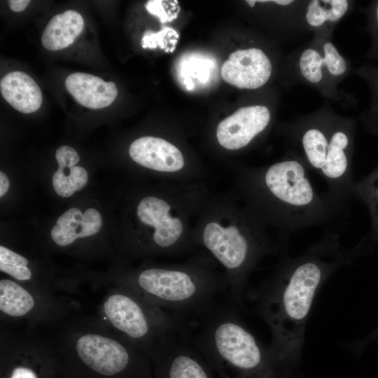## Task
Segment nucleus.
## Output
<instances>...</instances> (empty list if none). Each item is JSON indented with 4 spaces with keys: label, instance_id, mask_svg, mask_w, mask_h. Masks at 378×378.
Masks as SVG:
<instances>
[{
    "label": "nucleus",
    "instance_id": "f257e3e1",
    "mask_svg": "<svg viewBox=\"0 0 378 378\" xmlns=\"http://www.w3.org/2000/svg\"><path fill=\"white\" fill-rule=\"evenodd\" d=\"M267 227L233 189L216 192L203 185L192 239L224 271L228 281L227 300L238 309L243 307L248 276L274 250Z\"/></svg>",
    "mask_w": 378,
    "mask_h": 378
},
{
    "label": "nucleus",
    "instance_id": "f03ea898",
    "mask_svg": "<svg viewBox=\"0 0 378 378\" xmlns=\"http://www.w3.org/2000/svg\"><path fill=\"white\" fill-rule=\"evenodd\" d=\"M205 182L162 181L142 193L130 208L127 233L120 248L127 258L196 254L192 229Z\"/></svg>",
    "mask_w": 378,
    "mask_h": 378
},
{
    "label": "nucleus",
    "instance_id": "7ed1b4c3",
    "mask_svg": "<svg viewBox=\"0 0 378 378\" xmlns=\"http://www.w3.org/2000/svg\"><path fill=\"white\" fill-rule=\"evenodd\" d=\"M181 320L200 314L227 295L228 281L220 265L199 251L181 263L147 264L119 269L107 279Z\"/></svg>",
    "mask_w": 378,
    "mask_h": 378
},
{
    "label": "nucleus",
    "instance_id": "20e7f679",
    "mask_svg": "<svg viewBox=\"0 0 378 378\" xmlns=\"http://www.w3.org/2000/svg\"><path fill=\"white\" fill-rule=\"evenodd\" d=\"M50 338L65 378H153L150 353L96 315L73 318Z\"/></svg>",
    "mask_w": 378,
    "mask_h": 378
},
{
    "label": "nucleus",
    "instance_id": "39448f33",
    "mask_svg": "<svg viewBox=\"0 0 378 378\" xmlns=\"http://www.w3.org/2000/svg\"><path fill=\"white\" fill-rule=\"evenodd\" d=\"M181 330L216 378H274V358L228 300L183 319Z\"/></svg>",
    "mask_w": 378,
    "mask_h": 378
},
{
    "label": "nucleus",
    "instance_id": "423d86ee",
    "mask_svg": "<svg viewBox=\"0 0 378 378\" xmlns=\"http://www.w3.org/2000/svg\"><path fill=\"white\" fill-rule=\"evenodd\" d=\"M318 255L282 265L253 295L255 312L272 333L270 346L276 360L301 347L304 326L316 293L331 270Z\"/></svg>",
    "mask_w": 378,
    "mask_h": 378
},
{
    "label": "nucleus",
    "instance_id": "0eeeda50",
    "mask_svg": "<svg viewBox=\"0 0 378 378\" xmlns=\"http://www.w3.org/2000/svg\"><path fill=\"white\" fill-rule=\"evenodd\" d=\"M233 190L268 225L311 220L321 205L303 165L294 160L260 169L232 167Z\"/></svg>",
    "mask_w": 378,
    "mask_h": 378
},
{
    "label": "nucleus",
    "instance_id": "6e6552de",
    "mask_svg": "<svg viewBox=\"0 0 378 378\" xmlns=\"http://www.w3.org/2000/svg\"><path fill=\"white\" fill-rule=\"evenodd\" d=\"M97 317L109 329L150 354L166 337L179 330L181 320L123 287L111 284Z\"/></svg>",
    "mask_w": 378,
    "mask_h": 378
},
{
    "label": "nucleus",
    "instance_id": "1a4fd4ad",
    "mask_svg": "<svg viewBox=\"0 0 378 378\" xmlns=\"http://www.w3.org/2000/svg\"><path fill=\"white\" fill-rule=\"evenodd\" d=\"M80 307L69 295L38 290L11 278L0 279L1 321H23L56 330L77 317Z\"/></svg>",
    "mask_w": 378,
    "mask_h": 378
},
{
    "label": "nucleus",
    "instance_id": "9d476101",
    "mask_svg": "<svg viewBox=\"0 0 378 378\" xmlns=\"http://www.w3.org/2000/svg\"><path fill=\"white\" fill-rule=\"evenodd\" d=\"M1 378H65L51 338L1 325Z\"/></svg>",
    "mask_w": 378,
    "mask_h": 378
},
{
    "label": "nucleus",
    "instance_id": "9b49d317",
    "mask_svg": "<svg viewBox=\"0 0 378 378\" xmlns=\"http://www.w3.org/2000/svg\"><path fill=\"white\" fill-rule=\"evenodd\" d=\"M153 378H216L181 328L150 351Z\"/></svg>",
    "mask_w": 378,
    "mask_h": 378
},
{
    "label": "nucleus",
    "instance_id": "f8f14e48",
    "mask_svg": "<svg viewBox=\"0 0 378 378\" xmlns=\"http://www.w3.org/2000/svg\"><path fill=\"white\" fill-rule=\"evenodd\" d=\"M270 120V113L265 106L240 108L218 124L216 141L227 150L242 149L264 131Z\"/></svg>",
    "mask_w": 378,
    "mask_h": 378
},
{
    "label": "nucleus",
    "instance_id": "ddd939ff",
    "mask_svg": "<svg viewBox=\"0 0 378 378\" xmlns=\"http://www.w3.org/2000/svg\"><path fill=\"white\" fill-rule=\"evenodd\" d=\"M272 64L259 48L232 52L220 70L222 78L240 89H256L264 85L272 74Z\"/></svg>",
    "mask_w": 378,
    "mask_h": 378
},
{
    "label": "nucleus",
    "instance_id": "4468645a",
    "mask_svg": "<svg viewBox=\"0 0 378 378\" xmlns=\"http://www.w3.org/2000/svg\"><path fill=\"white\" fill-rule=\"evenodd\" d=\"M102 223V216L96 209L88 208L83 211L72 207L59 216L50 230V239L60 248L76 246L82 239L97 234Z\"/></svg>",
    "mask_w": 378,
    "mask_h": 378
},
{
    "label": "nucleus",
    "instance_id": "2eb2a0df",
    "mask_svg": "<svg viewBox=\"0 0 378 378\" xmlns=\"http://www.w3.org/2000/svg\"><path fill=\"white\" fill-rule=\"evenodd\" d=\"M65 87L82 106L100 109L111 105L118 95L115 84L89 74L76 72L67 76Z\"/></svg>",
    "mask_w": 378,
    "mask_h": 378
},
{
    "label": "nucleus",
    "instance_id": "dca6fc26",
    "mask_svg": "<svg viewBox=\"0 0 378 378\" xmlns=\"http://www.w3.org/2000/svg\"><path fill=\"white\" fill-rule=\"evenodd\" d=\"M1 94L15 109L23 113H31L41 106V90L27 74L15 71L6 74L0 81Z\"/></svg>",
    "mask_w": 378,
    "mask_h": 378
},
{
    "label": "nucleus",
    "instance_id": "f3484780",
    "mask_svg": "<svg viewBox=\"0 0 378 378\" xmlns=\"http://www.w3.org/2000/svg\"><path fill=\"white\" fill-rule=\"evenodd\" d=\"M58 168L52 177L55 192L62 197H69L83 188L88 181V173L76 166L80 160L77 151L69 146H62L55 152Z\"/></svg>",
    "mask_w": 378,
    "mask_h": 378
},
{
    "label": "nucleus",
    "instance_id": "a211bd4d",
    "mask_svg": "<svg viewBox=\"0 0 378 378\" xmlns=\"http://www.w3.org/2000/svg\"><path fill=\"white\" fill-rule=\"evenodd\" d=\"M84 20L78 12L67 10L55 15L46 25L41 36L45 48L62 50L71 45L82 33Z\"/></svg>",
    "mask_w": 378,
    "mask_h": 378
},
{
    "label": "nucleus",
    "instance_id": "6ab92c4d",
    "mask_svg": "<svg viewBox=\"0 0 378 378\" xmlns=\"http://www.w3.org/2000/svg\"><path fill=\"white\" fill-rule=\"evenodd\" d=\"M346 0H313L309 4L306 13L307 22L313 27L322 25L326 21L335 22L346 13Z\"/></svg>",
    "mask_w": 378,
    "mask_h": 378
},
{
    "label": "nucleus",
    "instance_id": "aec40b11",
    "mask_svg": "<svg viewBox=\"0 0 378 378\" xmlns=\"http://www.w3.org/2000/svg\"><path fill=\"white\" fill-rule=\"evenodd\" d=\"M330 140L323 132L317 129L308 130L302 139L303 149L309 163L320 173L325 165Z\"/></svg>",
    "mask_w": 378,
    "mask_h": 378
},
{
    "label": "nucleus",
    "instance_id": "412c9836",
    "mask_svg": "<svg viewBox=\"0 0 378 378\" xmlns=\"http://www.w3.org/2000/svg\"><path fill=\"white\" fill-rule=\"evenodd\" d=\"M299 64L302 75L308 81L316 83L321 80V66L325 60L316 50L312 48L305 50L300 56Z\"/></svg>",
    "mask_w": 378,
    "mask_h": 378
},
{
    "label": "nucleus",
    "instance_id": "4be33fe9",
    "mask_svg": "<svg viewBox=\"0 0 378 378\" xmlns=\"http://www.w3.org/2000/svg\"><path fill=\"white\" fill-rule=\"evenodd\" d=\"M324 60L330 74L338 76L344 74L346 64L343 57L337 52L332 43L328 42L323 46Z\"/></svg>",
    "mask_w": 378,
    "mask_h": 378
},
{
    "label": "nucleus",
    "instance_id": "5701e85b",
    "mask_svg": "<svg viewBox=\"0 0 378 378\" xmlns=\"http://www.w3.org/2000/svg\"><path fill=\"white\" fill-rule=\"evenodd\" d=\"M161 1H148L146 4L147 10L158 16L162 22L167 21V15L164 12Z\"/></svg>",
    "mask_w": 378,
    "mask_h": 378
},
{
    "label": "nucleus",
    "instance_id": "b1692460",
    "mask_svg": "<svg viewBox=\"0 0 378 378\" xmlns=\"http://www.w3.org/2000/svg\"><path fill=\"white\" fill-rule=\"evenodd\" d=\"M29 0H10L8 4L9 8L15 12H21L24 10L29 4Z\"/></svg>",
    "mask_w": 378,
    "mask_h": 378
},
{
    "label": "nucleus",
    "instance_id": "393cba45",
    "mask_svg": "<svg viewBox=\"0 0 378 378\" xmlns=\"http://www.w3.org/2000/svg\"><path fill=\"white\" fill-rule=\"evenodd\" d=\"M10 182L8 176L3 172H0V197H2L8 190Z\"/></svg>",
    "mask_w": 378,
    "mask_h": 378
},
{
    "label": "nucleus",
    "instance_id": "a878e982",
    "mask_svg": "<svg viewBox=\"0 0 378 378\" xmlns=\"http://www.w3.org/2000/svg\"><path fill=\"white\" fill-rule=\"evenodd\" d=\"M270 2L276 3L279 5L286 6L290 4L293 1L290 0H276V1H269Z\"/></svg>",
    "mask_w": 378,
    "mask_h": 378
},
{
    "label": "nucleus",
    "instance_id": "bb28decb",
    "mask_svg": "<svg viewBox=\"0 0 378 378\" xmlns=\"http://www.w3.org/2000/svg\"><path fill=\"white\" fill-rule=\"evenodd\" d=\"M246 2L250 6L253 7L256 1H246Z\"/></svg>",
    "mask_w": 378,
    "mask_h": 378
},
{
    "label": "nucleus",
    "instance_id": "cd10ccee",
    "mask_svg": "<svg viewBox=\"0 0 378 378\" xmlns=\"http://www.w3.org/2000/svg\"><path fill=\"white\" fill-rule=\"evenodd\" d=\"M377 18H378V6H377Z\"/></svg>",
    "mask_w": 378,
    "mask_h": 378
}]
</instances>
